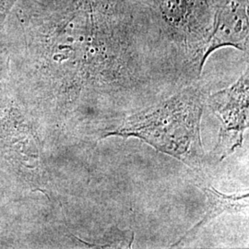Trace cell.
I'll return each mask as SVG.
<instances>
[{
  "instance_id": "3957f363",
  "label": "cell",
  "mask_w": 249,
  "mask_h": 249,
  "mask_svg": "<svg viewBox=\"0 0 249 249\" xmlns=\"http://www.w3.org/2000/svg\"><path fill=\"white\" fill-rule=\"evenodd\" d=\"M206 105L221 123L218 141L209 155L212 162H220L240 149L249 128V68L230 87L210 93Z\"/></svg>"
},
{
  "instance_id": "7a4b0ae2",
  "label": "cell",
  "mask_w": 249,
  "mask_h": 249,
  "mask_svg": "<svg viewBox=\"0 0 249 249\" xmlns=\"http://www.w3.org/2000/svg\"><path fill=\"white\" fill-rule=\"evenodd\" d=\"M178 71L200 79L218 0H144Z\"/></svg>"
},
{
  "instance_id": "5b68a950",
  "label": "cell",
  "mask_w": 249,
  "mask_h": 249,
  "mask_svg": "<svg viewBox=\"0 0 249 249\" xmlns=\"http://www.w3.org/2000/svg\"><path fill=\"white\" fill-rule=\"evenodd\" d=\"M210 171L189 170L188 178L200 191L203 192L207 199V207L203 217L192 228L186 231L171 248L179 247L184 242L196 235L207 224L223 213H249V191L244 193L224 194L215 188Z\"/></svg>"
},
{
  "instance_id": "277c9868",
  "label": "cell",
  "mask_w": 249,
  "mask_h": 249,
  "mask_svg": "<svg viewBox=\"0 0 249 249\" xmlns=\"http://www.w3.org/2000/svg\"><path fill=\"white\" fill-rule=\"evenodd\" d=\"M249 0H218L213 26L205 53L211 54L223 47H233L249 54Z\"/></svg>"
},
{
  "instance_id": "8992f818",
  "label": "cell",
  "mask_w": 249,
  "mask_h": 249,
  "mask_svg": "<svg viewBox=\"0 0 249 249\" xmlns=\"http://www.w3.org/2000/svg\"><path fill=\"white\" fill-rule=\"evenodd\" d=\"M17 0H0V25L5 23L7 16Z\"/></svg>"
},
{
  "instance_id": "6da1fadb",
  "label": "cell",
  "mask_w": 249,
  "mask_h": 249,
  "mask_svg": "<svg viewBox=\"0 0 249 249\" xmlns=\"http://www.w3.org/2000/svg\"><path fill=\"white\" fill-rule=\"evenodd\" d=\"M210 88L200 79L159 102L124 117L106 139L131 138L182 162L192 171H210L201 140V118Z\"/></svg>"
}]
</instances>
